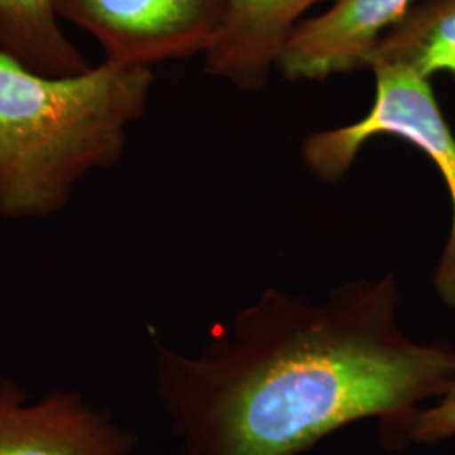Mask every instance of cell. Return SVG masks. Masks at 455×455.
<instances>
[{"instance_id":"6da1fadb","label":"cell","mask_w":455,"mask_h":455,"mask_svg":"<svg viewBox=\"0 0 455 455\" xmlns=\"http://www.w3.org/2000/svg\"><path fill=\"white\" fill-rule=\"evenodd\" d=\"M393 274L309 300L268 289L196 358L156 342L157 391L184 455H299L349 423L379 439L455 383V346L411 341Z\"/></svg>"},{"instance_id":"7a4b0ae2","label":"cell","mask_w":455,"mask_h":455,"mask_svg":"<svg viewBox=\"0 0 455 455\" xmlns=\"http://www.w3.org/2000/svg\"><path fill=\"white\" fill-rule=\"evenodd\" d=\"M152 83V68L103 61L49 76L0 54V216H52L84 178L118 163Z\"/></svg>"},{"instance_id":"3957f363","label":"cell","mask_w":455,"mask_h":455,"mask_svg":"<svg viewBox=\"0 0 455 455\" xmlns=\"http://www.w3.org/2000/svg\"><path fill=\"white\" fill-rule=\"evenodd\" d=\"M374 100L358 122L315 132L300 147L302 163L325 184L341 180L361 148L378 135H391L420 148L437 165L452 203V223L434 274L440 300L455 307V135L440 110L428 80L398 69L371 68Z\"/></svg>"},{"instance_id":"277c9868","label":"cell","mask_w":455,"mask_h":455,"mask_svg":"<svg viewBox=\"0 0 455 455\" xmlns=\"http://www.w3.org/2000/svg\"><path fill=\"white\" fill-rule=\"evenodd\" d=\"M61 19L90 34L107 63L152 68L206 54L223 29L225 0H58Z\"/></svg>"},{"instance_id":"5b68a950","label":"cell","mask_w":455,"mask_h":455,"mask_svg":"<svg viewBox=\"0 0 455 455\" xmlns=\"http://www.w3.org/2000/svg\"><path fill=\"white\" fill-rule=\"evenodd\" d=\"M133 445L131 432L76 391L33 400L0 379V455H129Z\"/></svg>"},{"instance_id":"8992f818","label":"cell","mask_w":455,"mask_h":455,"mask_svg":"<svg viewBox=\"0 0 455 455\" xmlns=\"http://www.w3.org/2000/svg\"><path fill=\"white\" fill-rule=\"evenodd\" d=\"M415 0H334L319 16L302 20L276 69L289 82H324L364 69L376 44Z\"/></svg>"},{"instance_id":"52a82bcc","label":"cell","mask_w":455,"mask_h":455,"mask_svg":"<svg viewBox=\"0 0 455 455\" xmlns=\"http://www.w3.org/2000/svg\"><path fill=\"white\" fill-rule=\"evenodd\" d=\"M223 29L204 54L208 73L244 92L261 90L312 5L323 0H225Z\"/></svg>"},{"instance_id":"ba28073f","label":"cell","mask_w":455,"mask_h":455,"mask_svg":"<svg viewBox=\"0 0 455 455\" xmlns=\"http://www.w3.org/2000/svg\"><path fill=\"white\" fill-rule=\"evenodd\" d=\"M60 19L58 0H0V54L49 76L88 71L92 66Z\"/></svg>"},{"instance_id":"9c48e42d","label":"cell","mask_w":455,"mask_h":455,"mask_svg":"<svg viewBox=\"0 0 455 455\" xmlns=\"http://www.w3.org/2000/svg\"><path fill=\"white\" fill-rule=\"evenodd\" d=\"M398 68L423 80L447 71L455 78V0L411 5L376 44L368 68Z\"/></svg>"},{"instance_id":"30bf717a","label":"cell","mask_w":455,"mask_h":455,"mask_svg":"<svg viewBox=\"0 0 455 455\" xmlns=\"http://www.w3.org/2000/svg\"><path fill=\"white\" fill-rule=\"evenodd\" d=\"M430 408H419L407 422L402 423L381 443L390 449H400L407 443H437L455 435V383L437 398Z\"/></svg>"}]
</instances>
